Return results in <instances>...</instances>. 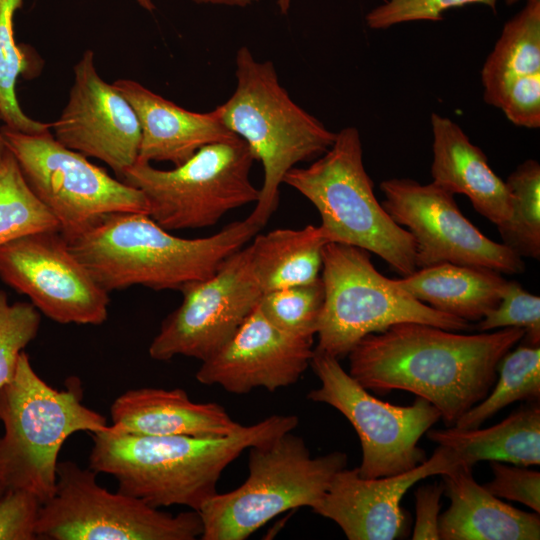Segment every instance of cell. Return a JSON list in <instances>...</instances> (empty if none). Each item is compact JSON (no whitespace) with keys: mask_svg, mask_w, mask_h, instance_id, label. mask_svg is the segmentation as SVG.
<instances>
[{"mask_svg":"<svg viewBox=\"0 0 540 540\" xmlns=\"http://www.w3.org/2000/svg\"><path fill=\"white\" fill-rule=\"evenodd\" d=\"M521 328L460 334L402 322L362 338L347 355L349 374L368 391L400 390L431 403L448 426L486 398L502 358L524 337Z\"/></svg>","mask_w":540,"mask_h":540,"instance_id":"6da1fadb","label":"cell"},{"mask_svg":"<svg viewBox=\"0 0 540 540\" xmlns=\"http://www.w3.org/2000/svg\"><path fill=\"white\" fill-rule=\"evenodd\" d=\"M296 415H272L226 436H147L115 430L91 434L89 468L113 476L118 491L161 508L199 511L217 493L224 469L240 454L293 431Z\"/></svg>","mask_w":540,"mask_h":540,"instance_id":"7a4b0ae2","label":"cell"},{"mask_svg":"<svg viewBox=\"0 0 540 540\" xmlns=\"http://www.w3.org/2000/svg\"><path fill=\"white\" fill-rule=\"evenodd\" d=\"M260 229L246 218L207 237L183 238L162 228L148 214L114 212L66 241L108 293L132 286L181 291L211 277Z\"/></svg>","mask_w":540,"mask_h":540,"instance_id":"3957f363","label":"cell"},{"mask_svg":"<svg viewBox=\"0 0 540 540\" xmlns=\"http://www.w3.org/2000/svg\"><path fill=\"white\" fill-rule=\"evenodd\" d=\"M236 88L214 110L263 166L259 198L247 217L262 228L279 205L287 172L324 154L336 133L296 104L280 84L271 61L260 62L248 47L236 53Z\"/></svg>","mask_w":540,"mask_h":540,"instance_id":"277c9868","label":"cell"},{"mask_svg":"<svg viewBox=\"0 0 540 540\" xmlns=\"http://www.w3.org/2000/svg\"><path fill=\"white\" fill-rule=\"evenodd\" d=\"M67 382L63 390L50 386L23 351L15 376L0 386V479L6 490L29 491L42 504L55 492L58 456L68 437L110 427L104 415L82 403L78 378Z\"/></svg>","mask_w":540,"mask_h":540,"instance_id":"5b68a950","label":"cell"},{"mask_svg":"<svg viewBox=\"0 0 540 540\" xmlns=\"http://www.w3.org/2000/svg\"><path fill=\"white\" fill-rule=\"evenodd\" d=\"M283 183L314 205L328 242L376 254L401 277L417 270L413 237L376 199L355 127L336 132L324 154L307 167L289 170Z\"/></svg>","mask_w":540,"mask_h":540,"instance_id":"8992f818","label":"cell"},{"mask_svg":"<svg viewBox=\"0 0 540 540\" xmlns=\"http://www.w3.org/2000/svg\"><path fill=\"white\" fill-rule=\"evenodd\" d=\"M347 455L311 456L305 441L290 432L249 448V475L242 485L216 493L198 511L202 540H244L279 514L314 507Z\"/></svg>","mask_w":540,"mask_h":540,"instance_id":"52a82bcc","label":"cell"},{"mask_svg":"<svg viewBox=\"0 0 540 540\" xmlns=\"http://www.w3.org/2000/svg\"><path fill=\"white\" fill-rule=\"evenodd\" d=\"M321 280L324 302L315 351L341 359L366 335L402 322H418L450 331L469 330V322L414 298L374 267L370 252L348 244L323 247Z\"/></svg>","mask_w":540,"mask_h":540,"instance_id":"ba28073f","label":"cell"},{"mask_svg":"<svg viewBox=\"0 0 540 540\" xmlns=\"http://www.w3.org/2000/svg\"><path fill=\"white\" fill-rule=\"evenodd\" d=\"M255 157L240 137L208 144L170 170L137 161L120 180L139 189L148 215L168 231L210 227L229 211L256 203Z\"/></svg>","mask_w":540,"mask_h":540,"instance_id":"9c48e42d","label":"cell"},{"mask_svg":"<svg viewBox=\"0 0 540 540\" xmlns=\"http://www.w3.org/2000/svg\"><path fill=\"white\" fill-rule=\"evenodd\" d=\"M97 473L58 463L53 496L41 505L37 538L44 540H194L203 523L195 510L176 515L100 486Z\"/></svg>","mask_w":540,"mask_h":540,"instance_id":"30bf717a","label":"cell"},{"mask_svg":"<svg viewBox=\"0 0 540 540\" xmlns=\"http://www.w3.org/2000/svg\"><path fill=\"white\" fill-rule=\"evenodd\" d=\"M1 132L29 187L54 215L67 241L103 215L148 214L139 189L65 147L50 131L28 134L4 126Z\"/></svg>","mask_w":540,"mask_h":540,"instance_id":"8fae6325","label":"cell"},{"mask_svg":"<svg viewBox=\"0 0 540 540\" xmlns=\"http://www.w3.org/2000/svg\"><path fill=\"white\" fill-rule=\"evenodd\" d=\"M310 366L321 385L307 397L330 405L351 423L362 448V461L357 467L361 477L403 473L427 459L418 442L441 419L431 403L421 397L409 406L384 402L346 372L339 359L315 350Z\"/></svg>","mask_w":540,"mask_h":540,"instance_id":"7c38bea8","label":"cell"},{"mask_svg":"<svg viewBox=\"0 0 540 540\" xmlns=\"http://www.w3.org/2000/svg\"><path fill=\"white\" fill-rule=\"evenodd\" d=\"M380 190L383 208L413 237L417 269L452 263L504 274L524 271L522 257L485 236L462 214L454 195L435 183L393 178L382 181Z\"/></svg>","mask_w":540,"mask_h":540,"instance_id":"4fadbf2b","label":"cell"},{"mask_svg":"<svg viewBox=\"0 0 540 540\" xmlns=\"http://www.w3.org/2000/svg\"><path fill=\"white\" fill-rule=\"evenodd\" d=\"M181 292V304L162 321L149 346L154 360L179 355L206 360L233 336L263 295L248 247L230 255L211 277Z\"/></svg>","mask_w":540,"mask_h":540,"instance_id":"5bb4252c","label":"cell"},{"mask_svg":"<svg viewBox=\"0 0 540 540\" xmlns=\"http://www.w3.org/2000/svg\"><path fill=\"white\" fill-rule=\"evenodd\" d=\"M0 279L57 323L101 325L108 318L109 293L60 231L34 233L0 246Z\"/></svg>","mask_w":540,"mask_h":540,"instance_id":"9a60e30c","label":"cell"},{"mask_svg":"<svg viewBox=\"0 0 540 540\" xmlns=\"http://www.w3.org/2000/svg\"><path fill=\"white\" fill-rule=\"evenodd\" d=\"M51 128L58 142L101 160L119 179L138 160L141 127L136 112L98 74L92 50L74 66L68 102Z\"/></svg>","mask_w":540,"mask_h":540,"instance_id":"2e32d148","label":"cell"},{"mask_svg":"<svg viewBox=\"0 0 540 540\" xmlns=\"http://www.w3.org/2000/svg\"><path fill=\"white\" fill-rule=\"evenodd\" d=\"M462 463L450 448L440 446L415 468L390 476L363 478L357 468L338 471L312 511L335 522L349 540H393L403 535L401 500L417 482L441 475Z\"/></svg>","mask_w":540,"mask_h":540,"instance_id":"e0dca14e","label":"cell"},{"mask_svg":"<svg viewBox=\"0 0 540 540\" xmlns=\"http://www.w3.org/2000/svg\"><path fill=\"white\" fill-rule=\"evenodd\" d=\"M313 338L295 337L273 326L258 306L233 336L202 361L196 380L229 393L246 394L263 387L273 392L295 384L310 366Z\"/></svg>","mask_w":540,"mask_h":540,"instance_id":"ac0fdd59","label":"cell"},{"mask_svg":"<svg viewBox=\"0 0 540 540\" xmlns=\"http://www.w3.org/2000/svg\"><path fill=\"white\" fill-rule=\"evenodd\" d=\"M130 103L141 127L139 162L179 166L202 147L236 137L216 111H189L131 79L112 83Z\"/></svg>","mask_w":540,"mask_h":540,"instance_id":"d6986e66","label":"cell"},{"mask_svg":"<svg viewBox=\"0 0 540 540\" xmlns=\"http://www.w3.org/2000/svg\"><path fill=\"white\" fill-rule=\"evenodd\" d=\"M431 128L432 182L453 195L467 196L479 214L497 228L503 226L511 216L512 196L482 149L448 117L432 113Z\"/></svg>","mask_w":540,"mask_h":540,"instance_id":"ffe728a7","label":"cell"},{"mask_svg":"<svg viewBox=\"0 0 540 540\" xmlns=\"http://www.w3.org/2000/svg\"><path fill=\"white\" fill-rule=\"evenodd\" d=\"M110 414L115 430L147 436H226L243 426L220 404L194 402L180 388L128 390L114 400Z\"/></svg>","mask_w":540,"mask_h":540,"instance_id":"44dd1931","label":"cell"},{"mask_svg":"<svg viewBox=\"0 0 540 540\" xmlns=\"http://www.w3.org/2000/svg\"><path fill=\"white\" fill-rule=\"evenodd\" d=\"M449 508L439 517L441 540H538L540 517L501 501L459 463L441 474Z\"/></svg>","mask_w":540,"mask_h":540,"instance_id":"7402d4cb","label":"cell"},{"mask_svg":"<svg viewBox=\"0 0 540 540\" xmlns=\"http://www.w3.org/2000/svg\"><path fill=\"white\" fill-rule=\"evenodd\" d=\"M396 281L422 303L467 322L491 311L507 283L496 270L452 263L419 268Z\"/></svg>","mask_w":540,"mask_h":540,"instance_id":"603a6c76","label":"cell"},{"mask_svg":"<svg viewBox=\"0 0 540 540\" xmlns=\"http://www.w3.org/2000/svg\"><path fill=\"white\" fill-rule=\"evenodd\" d=\"M432 442L452 449L462 463L498 461L528 467L540 464V407L529 402L501 422L480 429H429Z\"/></svg>","mask_w":540,"mask_h":540,"instance_id":"cb8c5ba5","label":"cell"},{"mask_svg":"<svg viewBox=\"0 0 540 540\" xmlns=\"http://www.w3.org/2000/svg\"><path fill=\"white\" fill-rule=\"evenodd\" d=\"M328 240L320 226L275 229L254 236L248 247L256 281L264 293L312 283L320 278L323 247Z\"/></svg>","mask_w":540,"mask_h":540,"instance_id":"d4e9b609","label":"cell"},{"mask_svg":"<svg viewBox=\"0 0 540 540\" xmlns=\"http://www.w3.org/2000/svg\"><path fill=\"white\" fill-rule=\"evenodd\" d=\"M536 73H540V0H528L504 25L483 65L484 98L510 79Z\"/></svg>","mask_w":540,"mask_h":540,"instance_id":"484cf974","label":"cell"},{"mask_svg":"<svg viewBox=\"0 0 540 540\" xmlns=\"http://www.w3.org/2000/svg\"><path fill=\"white\" fill-rule=\"evenodd\" d=\"M499 376L484 400L455 423L460 429H475L506 406L540 399V346L522 344L510 350L498 366Z\"/></svg>","mask_w":540,"mask_h":540,"instance_id":"4316f807","label":"cell"},{"mask_svg":"<svg viewBox=\"0 0 540 540\" xmlns=\"http://www.w3.org/2000/svg\"><path fill=\"white\" fill-rule=\"evenodd\" d=\"M51 230L60 231L58 221L29 187L6 148L0 161V246Z\"/></svg>","mask_w":540,"mask_h":540,"instance_id":"83f0119b","label":"cell"},{"mask_svg":"<svg viewBox=\"0 0 540 540\" xmlns=\"http://www.w3.org/2000/svg\"><path fill=\"white\" fill-rule=\"evenodd\" d=\"M512 196L510 219L498 231L503 244L520 257L540 258V165H519L505 181Z\"/></svg>","mask_w":540,"mask_h":540,"instance_id":"f1b7e54d","label":"cell"},{"mask_svg":"<svg viewBox=\"0 0 540 540\" xmlns=\"http://www.w3.org/2000/svg\"><path fill=\"white\" fill-rule=\"evenodd\" d=\"M23 0H0V115L8 128L28 134L49 131L51 124L30 118L16 97V82L25 58L14 37V15Z\"/></svg>","mask_w":540,"mask_h":540,"instance_id":"f546056e","label":"cell"},{"mask_svg":"<svg viewBox=\"0 0 540 540\" xmlns=\"http://www.w3.org/2000/svg\"><path fill=\"white\" fill-rule=\"evenodd\" d=\"M324 302L321 277L309 284L290 286L264 293L257 303L264 317L280 331L313 338Z\"/></svg>","mask_w":540,"mask_h":540,"instance_id":"4dcf8cb0","label":"cell"},{"mask_svg":"<svg viewBox=\"0 0 540 540\" xmlns=\"http://www.w3.org/2000/svg\"><path fill=\"white\" fill-rule=\"evenodd\" d=\"M41 313L31 302L10 304L0 290V386L11 381L21 353L38 334Z\"/></svg>","mask_w":540,"mask_h":540,"instance_id":"1f68e13d","label":"cell"},{"mask_svg":"<svg viewBox=\"0 0 540 540\" xmlns=\"http://www.w3.org/2000/svg\"><path fill=\"white\" fill-rule=\"evenodd\" d=\"M480 332L521 328L524 344L540 346V297L526 291L516 281H508L498 304L480 321Z\"/></svg>","mask_w":540,"mask_h":540,"instance_id":"d6a6232c","label":"cell"},{"mask_svg":"<svg viewBox=\"0 0 540 540\" xmlns=\"http://www.w3.org/2000/svg\"><path fill=\"white\" fill-rule=\"evenodd\" d=\"M500 108L515 125L526 128L540 126V73L516 77L502 83L484 98Z\"/></svg>","mask_w":540,"mask_h":540,"instance_id":"836d02e7","label":"cell"},{"mask_svg":"<svg viewBox=\"0 0 540 540\" xmlns=\"http://www.w3.org/2000/svg\"><path fill=\"white\" fill-rule=\"evenodd\" d=\"M473 3L487 5L496 12L497 0H390L370 11L366 22L372 29H386L404 22L439 21L446 10Z\"/></svg>","mask_w":540,"mask_h":540,"instance_id":"e575fe53","label":"cell"},{"mask_svg":"<svg viewBox=\"0 0 540 540\" xmlns=\"http://www.w3.org/2000/svg\"><path fill=\"white\" fill-rule=\"evenodd\" d=\"M42 503L31 492L7 489L0 496V540H35Z\"/></svg>","mask_w":540,"mask_h":540,"instance_id":"d590c367","label":"cell"},{"mask_svg":"<svg viewBox=\"0 0 540 540\" xmlns=\"http://www.w3.org/2000/svg\"><path fill=\"white\" fill-rule=\"evenodd\" d=\"M493 473L484 487L494 496L515 501L540 512V473L524 466L489 461Z\"/></svg>","mask_w":540,"mask_h":540,"instance_id":"8d00e7d4","label":"cell"},{"mask_svg":"<svg viewBox=\"0 0 540 540\" xmlns=\"http://www.w3.org/2000/svg\"><path fill=\"white\" fill-rule=\"evenodd\" d=\"M443 483L420 486L415 491L416 520L413 528V540H439V517Z\"/></svg>","mask_w":540,"mask_h":540,"instance_id":"74e56055","label":"cell"},{"mask_svg":"<svg viewBox=\"0 0 540 540\" xmlns=\"http://www.w3.org/2000/svg\"><path fill=\"white\" fill-rule=\"evenodd\" d=\"M196 3L202 4H218V5H228V6H239L245 7L252 4L257 0H194Z\"/></svg>","mask_w":540,"mask_h":540,"instance_id":"f35d334b","label":"cell"},{"mask_svg":"<svg viewBox=\"0 0 540 540\" xmlns=\"http://www.w3.org/2000/svg\"><path fill=\"white\" fill-rule=\"evenodd\" d=\"M141 7L148 11H153L155 9V5L152 0H135Z\"/></svg>","mask_w":540,"mask_h":540,"instance_id":"ab89813d","label":"cell"},{"mask_svg":"<svg viewBox=\"0 0 540 540\" xmlns=\"http://www.w3.org/2000/svg\"><path fill=\"white\" fill-rule=\"evenodd\" d=\"M291 4V0H277V5L281 13H287Z\"/></svg>","mask_w":540,"mask_h":540,"instance_id":"60d3db41","label":"cell"},{"mask_svg":"<svg viewBox=\"0 0 540 540\" xmlns=\"http://www.w3.org/2000/svg\"><path fill=\"white\" fill-rule=\"evenodd\" d=\"M0 120H1V115H0ZM5 151H6V145H5L4 138H3L1 128H0V161H1Z\"/></svg>","mask_w":540,"mask_h":540,"instance_id":"b9f144b4","label":"cell"},{"mask_svg":"<svg viewBox=\"0 0 540 540\" xmlns=\"http://www.w3.org/2000/svg\"><path fill=\"white\" fill-rule=\"evenodd\" d=\"M5 490H6V489H5V487H4V484H3V482H2L1 479H0V496L5 492Z\"/></svg>","mask_w":540,"mask_h":540,"instance_id":"7bdbcfd3","label":"cell"},{"mask_svg":"<svg viewBox=\"0 0 540 540\" xmlns=\"http://www.w3.org/2000/svg\"><path fill=\"white\" fill-rule=\"evenodd\" d=\"M517 1H518V0H507V4H508V5H511V4H513V3L517 2Z\"/></svg>","mask_w":540,"mask_h":540,"instance_id":"ee69618b","label":"cell"}]
</instances>
